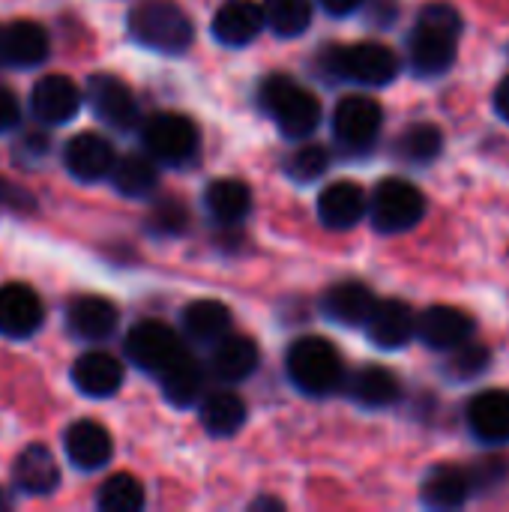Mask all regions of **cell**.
Here are the masks:
<instances>
[{
    "mask_svg": "<svg viewBox=\"0 0 509 512\" xmlns=\"http://www.w3.org/2000/svg\"><path fill=\"white\" fill-rule=\"evenodd\" d=\"M288 378L306 396H327L342 384V357L321 336H303L288 348Z\"/></svg>",
    "mask_w": 509,
    "mask_h": 512,
    "instance_id": "4",
    "label": "cell"
},
{
    "mask_svg": "<svg viewBox=\"0 0 509 512\" xmlns=\"http://www.w3.org/2000/svg\"><path fill=\"white\" fill-rule=\"evenodd\" d=\"M111 183L120 195L126 198H147L156 183H159V174H156V165H153V156H123L114 162V171H111Z\"/></svg>",
    "mask_w": 509,
    "mask_h": 512,
    "instance_id": "32",
    "label": "cell"
},
{
    "mask_svg": "<svg viewBox=\"0 0 509 512\" xmlns=\"http://www.w3.org/2000/svg\"><path fill=\"white\" fill-rule=\"evenodd\" d=\"M72 384L90 399H108L123 387V366L105 351H87L72 366Z\"/></svg>",
    "mask_w": 509,
    "mask_h": 512,
    "instance_id": "19",
    "label": "cell"
},
{
    "mask_svg": "<svg viewBox=\"0 0 509 512\" xmlns=\"http://www.w3.org/2000/svg\"><path fill=\"white\" fill-rule=\"evenodd\" d=\"M102 512H138L144 507V486L132 474H111L96 498Z\"/></svg>",
    "mask_w": 509,
    "mask_h": 512,
    "instance_id": "35",
    "label": "cell"
},
{
    "mask_svg": "<svg viewBox=\"0 0 509 512\" xmlns=\"http://www.w3.org/2000/svg\"><path fill=\"white\" fill-rule=\"evenodd\" d=\"M114 162H117L114 147L99 132H81V135L69 138L66 147H63V165H66V171L75 180H84V183H96L102 177H111Z\"/></svg>",
    "mask_w": 509,
    "mask_h": 512,
    "instance_id": "12",
    "label": "cell"
},
{
    "mask_svg": "<svg viewBox=\"0 0 509 512\" xmlns=\"http://www.w3.org/2000/svg\"><path fill=\"white\" fill-rule=\"evenodd\" d=\"M267 27L279 36H300L312 24V0H264Z\"/></svg>",
    "mask_w": 509,
    "mask_h": 512,
    "instance_id": "34",
    "label": "cell"
},
{
    "mask_svg": "<svg viewBox=\"0 0 509 512\" xmlns=\"http://www.w3.org/2000/svg\"><path fill=\"white\" fill-rule=\"evenodd\" d=\"M495 111L509 123V75L498 84V90H495Z\"/></svg>",
    "mask_w": 509,
    "mask_h": 512,
    "instance_id": "43",
    "label": "cell"
},
{
    "mask_svg": "<svg viewBox=\"0 0 509 512\" xmlns=\"http://www.w3.org/2000/svg\"><path fill=\"white\" fill-rule=\"evenodd\" d=\"M186 354L180 336L159 324V321H141L129 330L126 336V357L141 369V372H150V375H162L171 363H177L180 357Z\"/></svg>",
    "mask_w": 509,
    "mask_h": 512,
    "instance_id": "7",
    "label": "cell"
},
{
    "mask_svg": "<svg viewBox=\"0 0 509 512\" xmlns=\"http://www.w3.org/2000/svg\"><path fill=\"white\" fill-rule=\"evenodd\" d=\"M489 360H492V357H489V348H486V345H471V342H465V345H459V348L450 351L447 369H450L453 378L468 381V378H477L480 372H486Z\"/></svg>",
    "mask_w": 509,
    "mask_h": 512,
    "instance_id": "37",
    "label": "cell"
},
{
    "mask_svg": "<svg viewBox=\"0 0 509 512\" xmlns=\"http://www.w3.org/2000/svg\"><path fill=\"white\" fill-rule=\"evenodd\" d=\"M129 33L144 48L162 54H180L192 45V21L171 0H144L129 12Z\"/></svg>",
    "mask_w": 509,
    "mask_h": 512,
    "instance_id": "2",
    "label": "cell"
},
{
    "mask_svg": "<svg viewBox=\"0 0 509 512\" xmlns=\"http://www.w3.org/2000/svg\"><path fill=\"white\" fill-rule=\"evenodd\" d=\"M45 309L39 294L24 282H9L0 288V336L30 339L42 327Z\"/></svg>",
    "mask_w": 509,
    "mask_h": 512,
    "instance_id": "11",
    "label": "cell"
},
{
    "mask_svg": "<svg viewBox=\"0 0 509 512\" xmlns=\"http://www.w3.org/2000/svg\"><path fill=\"white\" fill-rule=\"evenodd\" d=\"M21 120V102L9 87H0V132L15 129Z\"/></svg>",
    "mask_w": 509,
    "mask_h": 512,
    "instance_id": "40",
    "label": "cell"
},
{
    "mask_svg": "<svg viewBox=\"0 0 509 512\" xmlns=\"http://www.w3.org/2000/svg\"><path fill=\"white\" fill-rule=\"evenodd\" d=\"M348 396L363 408H387L402 399V384L384 366H363L351 375Z\"/></svg>",
    "mask_w": 509,
    "mask_h": 512,
    "instance_id": "26",
    "label": "cell"
},
{
    "mask_svg": "<svg viewBox=\"0 0 509 512\" xmlns=\"http://www.w3.org/2000/svg\"><path fill=\"white\" fill-rule=\"evenodd\" d=\"M321 3V9H327L330 15H351V12H357L366 0H318Z\"/></svg>",
    "mask_w": 509,
    "mask_h": 512,
    "instance_id": "42",
    "label": "cell"
},
{
    "mask_svg": "<svg viewBox=\"0 0 509 512\" xmlns=\"http://www.w3.org/2000/svg\"><path fill=\"white\" fill-rule=\"evenodd\" d=\"M414 333H417V318H414L411 306L402 300L378 303L366 321V336L384 351H396V348L408 345Z\"/></svg>",
    "mask_w": 509,
    "mask_h": 512,
    "instance_id": "21",
    "label": "cell"
},
{
    "mask_svg": "<svg viewBox=\"0 0 509 512\" xmlns=\"http://www.w3.org/2000/svg\"><path fill=\"white\" fill-rule=\"evenodd\" d=\"M87 105L111 129H132L138 123L135 93L117 75H93L87 81Z\"/></svg>",
    "mask_w": 509,
    "mask_h": 512,
    "instance_id": "10",
    "label": "cell"
},
{
    "mask_svg": "<svg viewBox=\"0 0 509 512\" xmlns=\"http://www.w3.org/2000/svg\"><path fill=\"white\" fill-rule=\"evenodd\" d=\"M0 207H9V210H33V195L9 180L0 177Z\"/></svg>",
    "mask_w": 509,
    "mask_h": 512,
    "instance_id": "39",
    "label": "cell"
},
{
    "mask_svg": "<svg viewBox=\"0 0 509 512\" xmlns=\"http://www.w3.org/2000/svg\"><path fill=\"white\" fill-rule=\"evenodd\" d=\"M81 99L84 96L72 78L45 75L36 81V87L30 93V108H33L36 120H42L48 126H60V123H69L81 111Z\"/></svg>",
    "mask_w": 509,
    "mask_h": 512,
    "instance_id": "13",
    "label": "cell"
},
{
    "mask_svg": "<svg viewBox=\"0 0 509 512\" xmlns=\"http://www.w3.org/2000/svg\"><path fill=\"white\" fill-rule=\"evenodd\" d=\"M264 24H267V18H264L261 3H255V0H225L213 15V36L222 45L240 48V45H249L261 33Z\"/></svg>",
    "mask_w": 509,
    "mask_h": 512,
    "instance_id": "17",
    "label": "cell"
},
{
    "mask_svg": "<svg viewBox=\"0 0 509 512\" xmlns=\"http://www.w3.org/2000/svg\"><path fill=\"white\" fill-rule=\"evenodd\" d=\"M369 213L378 231L387 234L411 231L426 216V195L414 183L402 177H390L375 186L369 198Z\"/></svg>",
    "mask_w": 509,
    "mask_h": 512,
    "instance_id": "6",
    "label": "cell"
},
{
    "mask_svg": "<svg viewBox=\"0 0 509 512\" xmlns=\"http://www.w3.org/2000/svg\"><path fill=\"white\" fill-rule=\"evenodd\" d=\"M468 426L480 441L504 444L509 441V393L486 390L468 405Z\"/></svg>",
    "mask_w": 509,
    "mask_h": 512,
    "instance_id": "24",
    "label": "cell"
},
{
    "mask_svg": "<svg viewBox=\"0 0 509 512\" xmlns=\"http://www.w3.org/2000/svg\"><path fill=\"white\" fill-rule=\"evenodd\" d=\"M381 123H384V111L369 96H345L333 111V132L339 144L351 150H366L378 138Z\"/></svg>",
    "mask_w": 509,
    "mask_h": 512,
    "instance_id": "9",
    "label": "cell"
},
{
    "mask_svg": "<svg viewBox=\"0 0 509 512\" xmlns=\"http://www.w3.org/2000/svg\"><path fill=\"white\" fill-rule=\"evenodd\" d=\"M471 489H474L471 471L441 465L423 483V504L432 510H459L468 501Z\"/></svg>",
    "mask_w": 509,
    "mask_h": 512,
    "instance_id": "27",
    "label": "cell"
},
{
    "mask_svg": "<svg viewBox=\"0 0 509 512\" xmlns=\"http://www.w3.org/2000/svg\"><path fill=\"white\" fill-rule=\"evenodd\" d=\"M63 447L78 471H99L114 456V441L96 420H75L63 435Z\"/></svg>",
    "mask_w": 509,
    "mask_h": 512,
    "instance_id": "15",
    "label": "cell"
},
{
    "mask_svg": "<svg viewBox=\"0 0 509 512\" xmlns=\"http://www.w3.org/2000/svg\"><path fill=\"white\" fill-rule=\"evenodd\" d=\"M3 507H9V501H6V498L0 495V510H3Z\"/></svg>",
    "mask_w": 509,
    "mask_h": 512,
    "instance_id": "44",
    "label": "cell"
},
{
    "mask_svg": "<svg viewBox=\"0 0 509 512\" xmlns=\"http://www.w3.org/2000/svg\"><path fill=\"white\" fill-rule=\"evenodd\" d=\"M162 393L171 405L177 408H189L201 399L204 393V369L201 363L186 351L177 363H171L162 375H159Z\"/></svg>",
    "mask_w": 509,
    "mask_h": 512,
    "instance_id": "29",
    "label": "cell"
},
{
    "mask_svg": "<svg viewBox=\"0 0 509 512\" xmlns=\"http://www.w3.org/2000/svg\"><path fill=\"white\" fill-rule=\"evenodd\" d=\"M204 201H207V210H210V216L216 222L231 225V222H240V219L249 216V210H252V189L243 180L225 177V180H213L207 186Z\"/></svg>",
    "mask_w": 509,
    "mask_h": 512,
    "instance_id": "30",
    "label": "cell"
},
{
    "mask_svg": "<svg viewBox=\"0 0 509 512\" xmlns=\"http://www.w3.org/2000/svg\"><path fill=\"white\" fill-rule=\"evenodd\" d=\"M66 321L69 330L84 339V342H105L120 321V312L111 300L87 294V297H75L66 309Z\"/></svg>",
    "mask_w": 509,
    "mask_h": 512,
    "instance_id": "20",
    "label": "cell"
},
{
    "mask_svg": "<svg viewBox=\"0 0 509 512\" xmlns=\"http://www.w3.org/2000/svg\"><path fill=\"white\" fill-rule=\"evenodd\" d=\"M378 300L372 294L369 285L363 282H342V285H333L324 297V312L345 324V327H366L369 315L375 312Z\"/></svg>",
    "mask_w": 509,
    "mask_h": 512,
    "instance_id": "25",
    "label": "cell"
},
{
    "mask_svg": "<svg viewBox=\"0 0 509 512\" xmlns=\"http://www.w3.org/2000/svg\"><path fill=\"white\" fill-rule=\"evenodd\" d=\"M246 423V405L231 390H216L201 399V426L213 438H231Z\"/></svg>",
    "mask_w": 509,
    "mask_h": 512,
    "instance_id": "28",
    "label": "cell"
},
{
    "mask_svg": "<svg viewBox=\"0 0 509 512\" xmlns=\"http://www.w3.org/2000/svg\"><path fill=\"white\" fill-rule=\"evenodd\" d=\"M324 69L333 78L357 81L366 87H384L399 75V57L381 42H360L348 48L333 45L324 51Z\"/></svg>",
    "mask_w": 509,
    "mask_h": 512,
    "instance_id": "5",
    "label": "cell"
},
{
    "mask_svg": "<svg viewBox=\"0 0 509 512\" xmlns=\"http://www.w3.org/2000/svg\"><path fill=\"white\" fill-rule=\"evenodd\" d=\"M261 102L288 138H306L321 123L318 96L288 75H270L261 84Z\"/></svg>",
    "mask_w": 509,
    "mask_h": 512,
    "instance_id": "3",
    "label": "cell"
},
{
    "mask_svg": "<svg viewBox=\"0 0 509 512\" xmlns=\"http://www.w3.org/2000/svg\"><path fill=\"white\" fill-rule=\"evenodd\" d=\"M444 150V135L438 126L432 123H414L408 126L399 141H396V153L405 159V162H414V165H426V162H435Z\"/></svg>",
    "mask_w": 509,
    "mask_h": 512,
    "instance_id": "33",
    "label": "cell"
},
{
    "mask_svg": "<svg viewBox=\"0 0 509 512\" xmlns=\"http://www.w3.org/2000/svg\"><path fill=\"white\" fill-rule=\"evenodd\" d=\"M186 222H189V213H186V207H183L180 201H174V198L156 204L153 213H150V228L159 231V234H180V231L186 228Z\"/></svg>",
    "mask_w": 509,
    "mask_h": 512,
    "instance_id": "38",
    "label": "cell"
},
{
    "mask_svg": "<svg viewBox=\"0 0 509 512\" xmlns=\"http://www.w3.org/2000/svg\"><path fill=\"white\" fill-rule=\"evenodd\" d=\"M12 480L24 495H51L60 483V468L57 459L51 456L48 447L30 444L15 456L12 465Z\"/></svg>",
    "mask_w": 509,
    "mask_h": 512,
    "instance_id": "22",
    "label": "cell"
},
{
    "mask_svg": "<svg viewBox=\"0 0 509 512\" xmlns=\"http://www.w3.org/2000/svg\"><path fill=\"white\" fill-rule=\"evenodd\" d=\"M462 36V15L450 3H429L408 42L411 69L423 78L441 75L453 66Z\"/></svg>",
    "mask_w": 509,
    "mask_h": 512,
    "instance_id": "1",
    "label": "cell"
},
{
    "mask_svg": "<svg viewBox=\"0 0 509 512\" xmlns=\"http://www.w3.org/2000/svg\"><path fill=\"white\" fill-rule=\"evenodd\" d=\"M258 345L255 339L249 336H240V333H228L216 342L213 348V375L219 381H228V384H237V381H246L255 369H258Z\"/></svg>",
    "mask_w": 509,
    "mask_h": 512,
    "instance_id": "23",
    "label": "cell"
},
{
    "mask_svg": "<svg viewBox=\"0 0 509 512\" xmlns=\"http://www.w3.org/2000/svg\"><path fill=\"white\" fill-rule=\"evenodd\" d=\"M144 147L153 159L180 165L195 156L198 150V126L183 114H156L144 123Z\"/></svg>",
    "mask_w": 509,
    "mask_h": 512,
    "instance_id": "8",
    "label": "cell"
},
{
    "mask_svg": "<svg viewBox=\"0 0 509 512\" xmlns=\"http://www.w3.org/2000/svg\"><path fill=\"white\" fill-rule=\"evenodd\" d=\"M369 213V198L366 192L351 183V180H339L330 183L321 195H318V219L333 228V231H348L354 228L363 216Z\"/></svg>",
    "mask_w": 509,
    "mask_h": 512,
    "instance_id": "18",
    "label": "cell"
},
{
    "mask_svg": "<svg viewBox=\"0 0 509 512\" xmlns=\"http://www.w3.org/2000/svg\"><path fill=\"white\" fill-rule=\"evenodd\" d=\"M480 465H483V468L471 474L474 486H477V483H483V486H492L495 480H501V477L507 474V462H504V459H486V462H480Z\"/></svg>",
    "mask_w": 509,
    "mask_h": 512,
    "instance_id": "41",
    "label": "cell"
},
{
    "mask_svg": "<svg viewBox=\"0 0 509 512\" xmlns=\"http://www.w3.org/2000/svg\"><path fill=\"white\" fill-rule=\"evenodd\" d=\"M48 51H51V39H48L45 27L36 21H27V18L12 21L0 33V57L9 66L33 69L48 60Z\"/></svg>",
    "mask_w": 509,
    "mask_h": 512,
    "instance_id": "16",
    "label": "cell"
},
{
    "mask_svg": "<svg viewBox=\"0 0 509 512\" xmlns=\"http://www.w3.org/2000/svg\"><path fill=\"white\" fill-rule=\"evenodd\" d=\"M183 330L195 342H219L231 330V309L219 300H195L183 309Z\"/></svg>",
    "mask_w": 509,
    "mask_h": 512,
    "instance_id": "31",
    "label": "cell"
},
{
    "mask_svg": "<svg viewBox=\"0 0 509 512\" xmlns=\"http://www.w3.org/2000/svg\"><path fill=\"white\" fill-rule=\"evenodd\" d=\"M474 318L456 306H432L417 318V336L435 351H453L474 336Z\"/></svg>",
    "mask_w": 509,
    "mask_h": 512,
    "instance_id": "14",
    "label": "cell"
},
{
    "mask_svg": "<svg viewBox=\"0 0 509 512\" xmlns=\"http://www.w3.org/2000/svg\"><path fill=\"white\" fill-rule=\"evenodd\" d=\"M285 168H288V174H291L294 180L309 183V180L321 177V174L330 168V153H327L321 144H306V147H300L297 153H291V159H288Z\"/></svg>",
    "mask_w": 509,
    "mask_h": 512,
    "instance_id": "36",
    "label": "cell"
}]
</instances>
